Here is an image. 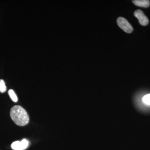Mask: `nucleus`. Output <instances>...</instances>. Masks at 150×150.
<instances>
[{
	"label": "nucleus",
	"instance_id": "f257e3e1",
	"mask_svg": "<svg viewBox=\"0 0 150 150\" xmlns=\"http://www.w3.org/2000/svg\"><path fill=\"white\" fill-rule=\"evenodd\" d=\"M10 115L13 121L18 126H25L29 122L28 114L24 108L20 105H15L12 108Z\"/></svg>",
	"mask_w": 150,
	"mask_h": 150
},
{
	"label": "nucleus",
	"instance_id": "f03ea898",
	"mask_svg": "<svg viewBox=\"0 0 150 150\" xmlns=\"http://www.w3.org/2000/svg\"><path fill=\"white\" fill-rule=\"evenodd\" d=\"M117 23L118 26L127 33H131L133 30V28L128 21L123 17L118 18Z\"/></svg>",
	"mask_w": 150,
	"mask_h": 150
},
{
	"label": "nucleus",
	"instance_id": "7ed1b4c3",
	"mask_svg": "<svg viewBox=\"0 0 150 150\" xmlns=\"http://www.w3.org/2000/svg\"><path fill=\"white\" fill-rule=\"evenodd\" d=\"M134 15V16L139 20L140 24L141 25L145 26L149 23V21L148 18L141 10H137L135 11Z\"/></svg>",
	"mask_w": 150,
	"mask_h": 150
},
{
	"label": "nucleus",
	"instance_id": "20e7f679",
	"mask_svg": "<svg viewBox=\"0 0 150 150\" xmlns=\"http://www.w3.org/2000/svg\"><path fill=\"white\" fill-rule=\"evenodd\" d=\"M28 141L24 139L21 142L16 141L13 142L11 144V148L14 150H23L26 149L28 146Z\"/></svg>",
	"mask_w": 150,
	"mask_h": 150
},
{
	"label": "nucleus",
	"instance_id": "39448f33",
	"mask_svg": "<svg viewBox=\"0 0 150 150\" xmlns=\"http://www.w3.org/2000/svg\"><path fill=\"white\" fill-rule=\"evenodd\" d=\"M133 2L136 6L142 7L147 8L150 5V1L149 0H134Z\"/></svg>",
	"mask_w": 150,
	"mask_h": 150
},
{
	"label": "nucleus",
	"instance_id": "423d86ee",
	"mask_svg": "<svg viewBox=\"0 0 150 150\" xmlns=\"http://www.w3.org/2000/svg\"><path fill=\"white\" fill-rule=\"evenodd\" d=\"M9 95L11 99L14 102H17L18 98L16 95L14 91L13 90L10 89L8 91Z\"/></svg>",
	"mask_w": 150,
	"mask_h": 150
},
{
	"label": "nucleus",
	"instance_id": "0eeeda50",
	"mask_svg": "<svg viewBox=\"0 0 150 150\" xmlns=\"http://www.w3.org/2000/svg\"><path fill=\"white\" fill-rule=\"evenodd\" d=\"M6 91V87L4 81L2 79L0 80V92L4 93Z\"/></svg>",
	"mask_w": 150,
	"mask_h": 150
},
{
	"label": "nucleus",
	"instance_id": "6e6552de",
	"mask_svg": "<svg viewBox=\"0 0 150 150\" xmlns=\"http://www.w3.org/2000/svg\"><path fill=\"white\" fill-rule=\"evenodd\" d=\"M143 100L146 104L150 105V93L145 95L143 97Z\"/></svg>",
	"mask_w": 150,
	"mask_h": 150
}]
</instances>
